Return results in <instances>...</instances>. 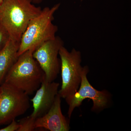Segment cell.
I'll return each instance as SVG.
<instances>
[{"mask_svg": "<svg viewBox=\"0 0 131 131\" xmlns=\"http://www.w3.org/2000/svg\"><path fill=\"white\" fill-rule=\"evenodd\" d=\"M9 38L7 31L0 24V51L5 46Z\"/></svg>", "mask_w": 131, "mask_h": 131, "instance_id": "7c38bea8", "label": "cell"}, {"mask_svg": "<svg viewBox=\"0 0 131 131\" xmlns=\"http://www.w3.org/2000/svg\"><path fill=\"white\" fill-rule=\"evenodd\" d=\"M42 10L31 0H4L0 6V24L10 39L20 42L30 21Z\"/></svg>", "mask_w": 131, "mask_h": 131, "instance_id": "6da1fadb", "label": "cell"}, {"mask_svg": "<svg viewBox=\"0 0 131 131\" xmlns=\"http://www.w3.org/2000/svg\"><path fill=\"white\" fill-rule=\"evenodd\" d=\"M81 1H82V0H81Z\"/></svg>", "mask_w": 131, "mask_h": 131, "instance_id": "2e32d148", "label": "cell"}, {"mask_svg": "<svg viewBox=\"0 0 131 131\" xmlns=\"http://www.w3.org/2000/svg\"><path fill=\"white\" fill-rule=\"evenodd\" d=\"M32 3L38 4L41 3L43 0H31Z\"/></svg>", "mask_w": 131, "mask_h": 131, "instance_id": "5bb4252c", "label": "cell"}, {"mask_svg": "<svg viewBox=\"0 0 131 131\" xmlns=\"http://www.w3.org/2000/svg\"><path fill=\"white\" fill-rule=\"evenodd\" d=\"M29 50L20 55L8 71L3 82L24 91L28 95L40 86L45 73Z\"/></svg>", "mask_w": 131, "mask_h": 131, "instance_id": "7a4b0ae2", "label": "cell"}, {"mask_svg": "<svg viewBox=\"0 0 131 131\" xmlns=\"http://www.w3.org/2000/svg\"><path fill=\"white\" fill-rule=\"evenodd\" d=\"M61 98L58 94L49 111L43 116L36 119V129L43 128L50 131L69 130V121L64 116L61 110Z\"/></svg>", "mask_w": 131, "mask_h": 131, "instance_id": "9c48e42d", "label": "cell"}, {"mask_svg": "<svg viewBox=\"0 0 131 131\" xmlns=\"http://www.w3.org/2000/svg\"><path fill=\"white\" fill-rule=\"evenodd\" d=\"M3 1H4V0H0V6L2 4Z\"/></svg>", "mask_w": 131, "mask_h": 131, "instance_id": "9a60e30c", "label": "cell"}, {"mask_svg": "<svg viewBox=\"0 0 131 131\" xmlns=\"http://www.w3.org/2000/svg\"><path fill=\"white\" fill-rule=\"evenodd\" d=\"M36 118L32 115H30L19 121L18 123L19 127L17 131H32L36 129L35 122Z\"/></svg>", "mask_w": 131, "mask_h": 131, "instance_id": "8fae6325", "label": "cell"}, {"mask_svg": "<svg viewBox=\"0 0 131 131\" xmlns=\"http://www.w3.org/2000/svg\"><path fill=\"white\" fill-rule=\"evenodd\" d=\"M19 127L18 122H16L15 119L9 123L8 125L4 128L0 129V131H17Z\"/></svg>", "mask_w": 131, "mask_h": 131, "instance_id": "4fadbf2b", "label": "cell"}, {"mask_svg": "<svg viewBox=\"0 0 131 131\" xmlns=\"http://www.w3.org/2000/svg\"><path fill=\"white\" fill-rule=\"evenodd\" d=\"M20 42L9 38L0 51V85L4 81L6 75L18 58Z\"/></svg>", "mask_w": 131, "mask_h": 131, "instance_id": "30bf717a", "label": "cell"}, {"mask_svg": "<svg viewBox=\"0 0 131 131\" xmlns=\"http://www.w3.org/2000/svg\"><path fill=\"white\" fill-rule=\"evenodd\" d=\"M60 6V3H58L51 8L45 7L38 15L31 20L21 36L18 57L29 50L34 51L44 42L56 38L58 27L52 21L54 14Z\"/></svg>", "mask_w": 131, "mask_h": 131, "instance_id": "3957f363", "label": "cell"}, {"mask_svg": "<svg viewBox=\"0 0 131 131\" xmlns=\"http://www.w3.org/2000/svg\"><path fill=\"white\" fill-rule=\"evenodd\" d=\"M89 68L87 66L83 67L81 74V81L77 91L71 96L65 98L69 105L68 115L70 118L75 108L79 107L85 99L92 100L93 106L91 110L94 112L102 111L108 107L111 101V94L107 90L99 91L90 84L87 78Z\"/></svg>", "mask_w": 131, "mask_h": 131, "instance_id": "5b68a950", "label": "cell"}, {"mask_svg": "<svg viewBox=\"0 0 131 131\" xmlns=\"http://www.w3.org/2000/svg\"><path fill=\"white\" fill-rule=\"evenodd\" d=\"M64 46L62 39L56 36L54 39L44 42L32 53L45 73L46 80L54 81L61 70V60L58 58L59 50Z\"/></svg>", "mask_w": 131, "mask_h": 131, "instance_id": "52a82bcc", "label": "cell"}, {"mask_svg": "<svg viewBox=\"0 0 131 131\" xmlns=\"http://www.w3.org/2000/svg\"><path fill=\"white\" fill-rule=\"evenodd\" d=\"M61 60L62 86L58 94L61 98L71 96L78 90L81 81L82 66L81 52L74 48L69 51L64 46L59 50Z\"/></svg>", "mask_w": 131, "mask_h": 131, "instance_id": "277c9868", "label": "cell"}, {"mask_svg": "<svg viewBox=\"0 0 131 131\" xmlns=\"http://www.w3.org/2000/svg\"><path fill=\"white\" fill-rule=\"evenodd\" d=\"M59 86L58 83L49 82L45 78L35 96L31 100L33 107L31 115L37 119L49 111L58 93Z\"/></svg>", "mask_w": 131, "mask_h": 131, "instance_id": "ba28073f", "label": "cell"}, {"mask_svg": "<svg viewBox=\"0 0 131 131\" xmlns=\"http://www.w3.org/2000/svg\"><path fill=\"white\" fill-rule=\"evenodd\" d=\"M30 107L27 94L4 82L0 85V125L9 124Z\"/></svg>", "mask_w": 131, "mask_h": 131, "instance_id": "8992f818", "label": "cell"}]
</instances>
